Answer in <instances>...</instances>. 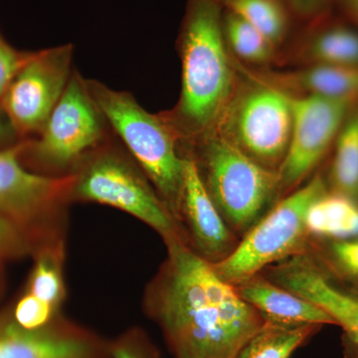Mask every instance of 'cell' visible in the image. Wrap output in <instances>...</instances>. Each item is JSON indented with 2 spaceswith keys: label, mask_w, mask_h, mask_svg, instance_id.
Here are the masks:
<instances>
[{
  "label": "cell",
  "mask_w": 358,
  "mask_h": 358,
  "mask_svg": "<svg viewBox=\"0 0 358 358\" xmlns=\"http://www.w3.org/2000/svg\"><path fill=\"white\" fill-rule=\"evenodd\" d=\"M79 166L74 173L76 179L72 199L126 212L157 231L164 242L173 238L188 241L185 230L141 167L110 141L92 152Z\"/></svg>",
  "instance_id": "8992f818"
},
{
  "label": "cell",
  "mask_w": 358,
  "mask_h": 358,
  "mask_svg": "<svg viewBox=\"0 0 358 358\" xmlns=\"http://www.w3.org/2000/svg\"><path fill=\"white\" fill-rule=\"evenodd\" d=\"M333 148L329 188L358 202V103L346 115Z\"/></svg>",
  "instance_id": "ffe728a7"
},
{
  "label": "cell",
  "mask_w": 358,
  "mask_h": 358,
  "mask_svg": "<svg viewBox=\"0 0 358 358\" xmlns=\"http://www.w3.org/2000/svg\"><path fill=\"white\" fill-rule=\"evenodd\" d=\"M298 27L326 15L334 9L336 0H285Z\"/></svg>",
  "instance_id": "83f0119b"
},
{
  "label": "cell",
  "mask_w": 358,
  "mask_h": 358,
  "mask_svg": "<svg viewBox=\"0 0 358 358\" xmlns=\"http://www.w3.org/2000/svg\"><path fill=\"white\" fill-rule=\"evenodd\" d=\"M108 127L84 78L74 70L42 131L35 138L26 140L23 160L52 171L79 166L109 141Z\"/></svg>",
  "instance_id": "ba28073f"
},
{
  "label": "cell",
  "mask_w": 358,
  "mask_h": 358,
  "mask_svg": "<svg viewBox=\"0 0 358 358\" xmlns=\"http://www.w3.org/2000/svg\"><path fill=\"white\" fill-rule=\"evenodd\" d=\"M56 310L49 303L26 293L16 303L13 317L18 326L28 331H35L52 324Z\"/></svg>",
  "instance_id": "cb8c5ba5"
},
{
  "label": "cell",
  "mask_w": 358,
  "mask_h": 358,
  "mask_svg": "<svg viewBox=\"0 0 358 358\" xmlns=\"http://www.w3.org/2000/svg\"><path fill=\"white\" fill-rule=\"evenodd\" d=\"M239 296L268 322L286 324H336L322 308L257 274L234 286Z\"/></svg>",
  "instance_id": "2e32d148"
},
{
  "label": "cell",
  "mask_w": 358,
  "mask_h": 358,
  "mask_svg": "<svg viewBox=\"0 0 358 358\" xmlns=\"http://www.w3.org/2000/svg\"><path fill=\"white\" fill-rule=\"evenodd\" d=\"M218 0H187L178 39L181 91L173 109L159 113L180 152L217 131L239 74L223 32Z\"/></svg>",
  "instance_id": "7a4b0ae2"
},
{
  "label": "cell",
  "mask_w": 358,
  "mask_h": 358,
  "mask_svg": "<svg viewBox=\"0 0 358 358\" xmlns=\"http://www.w3.org/2000/svg\"><path fill=\"white\" fill-rule=\"evenodd\" d=\"M62 244L38 250L28 282L27 293L57 310L64 296L62 275Z\"/></svg>",
  "instance_id": "7402d4cb"
},
{
  "label": "cell",
  "mask_w": 358,
  "mask_h": 358,
  "mask_svg": "<svg viewBox=\"0 0 358 358\" xmlns=\"http://www.w3.org/2000/svg\"><path fill=\"white\" fill-rule=\"evenodd\" d=\"M166 260L150 287L148 308L176 358H235L266 322L213 264L183 238L166 241Z\"/></svg>",
  "instance_id": "6da1fadb"
},
{
  "label": "cell",
  "mask_w": 358,
  "mask_h": 358,
  "mask_svg": "<svg viewBox=\"0 0 358 358\" xmlns=\"http://www.w3.org/2000/svg\"><path fill=\"white\" fill-rule=\"evenodd\" d=\"M310 248L329 270L358 284V237L345 241L312 238Z\"/></svg>",
  "instance_id": "603a6c76"
},
{
  "label": "cell",
  "mask_w": 358,
  "mask_h": 358,
  "mask_svg": "<svg viewBox=\"0 0 358 358\" xmlns=\"http://www.w3.org/2000/svg\"><path fill=\"white\" fill-rule=\"evenodd\" d=\"M275 66L358 68V27L334 8L296 28L279 51Z\"/></svg>",
  "instance_id": "4fadbf2b"
},
{
  "label": "cell",
  "mask_w": 358,
  "mask_h": 358,
  "mask_svg": "<svg viewBox=\"0 0 358 358\" xmlns=\"http://www.w3.org/2000/svg\"><path fill=\"white\" fill-rule=\"evenodd\" d=\"M223 32L230 53L252 67L275 64L279 50L270 40L237 14L224 10Z\"/></svg>",
  "instance_id": "44dd1931"
},
{
  "label": "cell",
  "mask_w": 358,
  "mask_h": 358,
  "mask_svg": "<svg viewBox=\"0 0 358 358\" xmlns=\"http://www.w3.org/2000/svg\"><path fill=\"white\" fill-rule=\"evenodd\" d=\"M319 324H286L266 320L235 358H289L317 334Z\"/></svg>",
  "instance_id": "d6986e66"
},
{
  "label": "cell",
  "mask_w": 358,
  "mask_h": 358,
  "mask_svg": "<svg viewBox=\"0 0 358 358\" xmlns=\"http://www.w3.org/2000/svg\"><path fill=\"white\" fill-rule=\"evenodd\" d=\"M181 155L194 159L207 192L240 239L281 199L278 171L259 164L220 131Z\"/></svg>",
  "instance_id": "277c9868"
},
{
  "label": "cell",
  "mask_w": 358,
  "mask_h": 358,
  "mask_svg": "<svg viewBox=\"0 0 358 358\" xmlns=\"http://www.w3.org/2000/svg\"><path fill=\"white\" fill-rule=\"evenodd\" d=\"M32 247L28 238L8 219L0 215V260L27 253Z\"/></svg>",
  "instance_id": "484cf974"
},
{
  "label": "cell",
  "mask_w": 358,
  "mask_h": 358,
  "mask_svg": "<svg viewBox=\"0 0 358 358\" xmlns=\"http://www.w3.org/2000/svg\"><path fill=\"white\" fill-rule=\"evenodd\" d=\"M322 173L277 202L240 239L236 248L214 270L236 286L268 266L307 251L312 237L306 217L310 205L329 189Z\"/></svg>",
  "instance_id": "5b68a950"
},
{
  "label": "cell",
  "mask_w": 358,
  "mask_h": 358,
  "mask_svg": "<svg viewBox=\"0 0 358 358\" xmlns=\"http://www.w3.org/2000/svg\"><path fill=\"white\" fill-rule=\"evenodd\" d=\"M224 10L243 18L263 33L278 50L293 36L298 25L285 0H218Z\"/></svg>",
  "instance_id": "ac0fdd59"
},
{
  "label": "cell",
  "mask_w": 358,
  "mask_h": 358,
  "mask_svg": "<svg viewBox=\"0 0 358 358\" xmlns=\"http://www.w3.org/2000/svg\"><path fill=\"white\" fill-rule=\"evenodd\" d=\"M90 95L113 131L124 141L134 162L150 179L173 217L181 225L185 159L173 131L128 92L85 79Z\"/></svg>",
  "instance_id": "3957f363"
},
{
  "label": "cell",
  "mask_w": 358,
  "mask_h": 358,
  "mask_svg": "<svg viewBox=\"0 0 358 358\" xmlns=\"http://www.w3.org/2000/svg\"><path fill=\"white\" fill-rule=\"evenodd\" d=\"M306 224L313 239H355L358 237V202L329 188L310 205Z\"/></svg>",
  "instance_id": "e0dca14e"
},
{
  "label": "cell",
  "mask_w": 358,
  "mask_h": 358,
  "mask_svg": "<svg viewBox=\"0 0 358 358\" xmlns=\"http://www.w3.org/2000/svg\"><path fill=\"white\" fill-rule=\"evenodd\" d=\"M13 134H14L10 124L7 122L6 117H4V115L2 114L1 110H0V148L6 147V145H3V143L8 141Z\"/></svg>",
  "instance_id": "f546056e"
},
{
  "label": "cell",
  "mask_w": 358,
  "mask_h": 358,
  "mask_svg": "<svg viewBox=\"0 0 358 358\" xmlns=\"http://www.w3.org/2000/svg\"><path fill=\"white\" fill-rule=\"evenodd\" d=\"M238 74L236 89L217 131L259 164L278 171L293 129L288 100L279 90Z\"/></svg>",
  "instance_id": "52a82bcc"
},
{
  "label": "cell",
  "mask_w": 358,
  "mask_h": 358,
  "mask_svg": "<svg viewBox=\"0 0 358 358\" xmlns=\"http://www.w3.org/2000/svg\"><path fill=\"white\" fill-rule=\"evenodd\" d=\"M185 159V181L181 199V225L193 249L212 264L221 262L234 251L240 238L224 220L210 195L194 159Z\"/></svg>",
  "instance_id": "5bb4252c"
},
{
  "label": "cell",
  "mask_w": 358,
  "mask_h": 358,
  "mask_svg": "<svg viewBox=\"0 0 358 358\" xmlns=\"http://www.w3.org/2000/svg\"><path fill=\"white\" fill-rule=\"evenodd\" d=\"M286 95L293 117L291 143L278 171L281 199L300 187L333 150L346 115L358 103L327 96Z\"/></svg>",
  "instance_id": "8fae6325"
},
{
  "label": "cell",
  "mask_w": 358,
  "mask_h": 358,
  "mask_svg": "<svg viewBox=\"0 0 358 358\" xmlns=\"http://www.w3.org/2000/svg\"><path fill=\"white\" fill-rule=\"evenodd\" d=\"M110 358H157L154 348L141 334L133 331L109 346Z\"/></svg>",
  "instance_id": "4316f807"
},
{
  "label": "cell",
  "mask_w": 358,
  "mask_h": 358,
  "mask_svg": "<svg viewBox=\"0 0 358 358\" xmlns=\"http://www.w3.org/2000/svg\"><path fill=\"white\" fill-rule=\"evenodd\" d=\"M260 274L322 308L358 348V294L339 284L312 250L268 266Z\"/></svg>",
  "instance_id": "7c38bea8"
},
{
  "label": "cell",
  "mask_w": 358,
  "mask_h": 358,
  "mask_svg": "<svg viewBox=\"0 0 358 358\" xmlns=\"http://www.w3.org/2000/svg\"><path fill=\"white\" fill-rule=\"evenodd\" d=\"M334 8L358 27V0H336Z\"/></svg>",
  "instance_id": "f1b7e54d"
},
{
  "label": "cell",
  "mask_w": 358,
  "mask_h": 358,
  "mask_svg": "<svg viewBox=\"0 0 358 358\" xmlns=\"http://www.w3.org/2000/svg\"><path fill=\"white\" fill-rule=\"evenodd\" d=\"M35 51L13 48L0 34V100L21 68L31 59Z\"/></svg>",
  "instance_id": "d4e9b609"
},
{
  "label": "cell",
  "mask_w": 358,
  "mask_h": 358,
  "mask_svg": "<svg viewBox=\"0 0 358 358\" xmlns=\"http://www.w3.org/2000/svg\"><path fill=\"white\" fill-rule=\"evenodd\" d=\"M27 141L0 148V215L23 233L31 244L57 237L56 222L72 199L75 174L43 176L23 166Z\"/></svg>",
  "instance_id": "9c48e42d"
},
{
  "label": "cell",
  "mask_w": 358,
  "mask_h": 358,
  "mask_svg": "<svg viewBox=\"0 0 358 358\" xmlns=\"http://www.w3.org/2000/svg\"><path fill=\"white\" fill-rule=\"evenodd\" d=\"M235 68L245 76L289 95L345 99L358 103V68L310 66L287 68L252 67L233 57Z\"/></svg>",
  "instance_id": "9a60e30c"
},
{
  "label": "cell",
  "mask_w": 358,
  "mask_h": 358,
  "mask_svg": "<svg viewBox=\"0 0 358 358\" xmlns=\"http://www.w3.org/2000/svg\"><path fill=\"white\" fill-rule=\"evenodd\" d=\"M72 45L35 51L0 100V110L16 136L35 138L64 93L73 74Z\"/></svg>",
  "instance_id": "30bf717a"
}]
</instances>
